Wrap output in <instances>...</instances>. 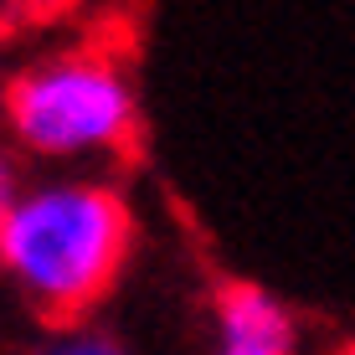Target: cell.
Returning <instances> with one entry per match:
<instances>
[{
  "label": "cell",
  "mask_w": 355,
  "mask_h": 355,
  "mask_svg": "<svg viewBox=\"0 0 355 355\" xmlns=\"http://www.w3.org/2000/svg\"><path fill=\"white\" fill-rule=\"evenodd\" d=\"M16 191H21V180H16V165H10V155L0 150V216L10 211V201H16Z\"/></svg>",
  "instance_id": "6"
},
{
  "label": "cell",
  "mask_w": 355,
  "mask_h": 355,
  "mask_svg": "<svg viewBox=\"0 0 355 355\" xmlns=\"http://www.w3.org/2000/svg\"><path fill=\"white\" fill-rule=\"evenodd\" d=\"M10 134L42 160H103L129 155L139 103L124 62L103 46H72L26 67L6 88Z\"/></svg>",
  "instance_id": "2"
},
{
  "label": "cell",
  "mask_w": 355,
  "mask_h": 355,
  "mask_svg": "<svg viewBox=\"0 0 355 355\" xmlns=\"http://www.w3.org/2000/svg\"><path fill=\"white\" fill-rule=\"evenodd\" d=\"M78 0H0V26H36V21L62 16Z\"/></svg>",
  "instance_id": "5"
},
{
  "label": "cell",
  "mask_w": 355,
  "mask_h": 355,
  "mask_svg": "<svg viewBox=\"0 0 355 355\" xmlns=\"http://www.w3.org/2000/svg\"><path fill=\"white\" fill-rule=\"evenodd\" d=\"M36 355H124L114 335H103V329H88V324H57V335L46 340Z\"/></svg>",
  "instance_id": "4"
},
{
  "label": "cell",
  "mask_w": 355,
  "mask_h": 355,
  "mask_svg": "<svg viewBox=\"0 0 355 355\" xmlns=\"http://www.w3.org/2000/svg\"><path fill=\"white\" fill-rule=\"evenodd\" d=\"M345 355H355V345H350V350H345Z\"/></svg>",
  "instance_id": "9"
},
{
  "label": "cell",
  "mask_w": 355,
  "mask_h": 355,
  "mask_svg": "<svg viewBox=\"0 0 355 355\" xmlns=\"http://www.w3.org/2000/svg\"><path fill=\"white\" fill-rule=\"evenodd\" d=\"M216 355H268V350H227V345H222Z\"/></svg>",
  "instance_id": "7"
},
{
  "label": "cell",
  "mask_w": 355,
  "mask_h": 355,
  "mask_svg": "<svg viewBox=\"0 0 355 355\" xmlns=\"http://www.w3.org/2000/svg\"><path fill=\"white\" fill-rule=\"evenodd\" d=\"M216 335L227 350H268V355L293 350L288 309L258 284H227L216 293Z\"/></svg>",
  "instance_id": "3"
},
{
  "label": "cell",
  "mask_w": 355,
  "mask_h": 355,
  "mask_svg": "<svg viewBox=\"0 0 355 355\" xmlns=\"http://www.w3.org/2000/svg\"><path fill=\"white\" fill-rule=\"evenodd\" d=\"M134 242L124 196L98 180L21 186L0 216V273L46 324H78L119 284Z\"/></svg>",
  "instance_id": "1"
},
{
  "label": "cell",
  "mask_w": 355,
  "mask_h": 355,
  "mask_svg": "<svg viewBox=\"0 0 355 355\" xmlns=\"http://www.w3.org/2000/svg\"><path fill=\"white\" fill-rule=\"evenodd\" d=\"M0 114H6V93H0Z\"/></svg>",
  "instance_id": "8"
}]
</instances>
